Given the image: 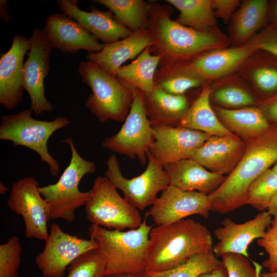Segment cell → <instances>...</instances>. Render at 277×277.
<instances>
[{"mask_svg":"<svg viewBox=\"0 0 277 277\" xmlns=\"http://www.w3.org/2000/svg\"><path fill=\"white\" fill-rule=\"evenodd\" d=\"M245 146L234 134L211 136L196 150L192 159L210 171L229 175L241 160Z\"/></svg>","mask_w":277,"mask_h":277,"instance_id":"obj_21","label":"cell"},{"mask_svg":"<svg viewBox=\"0 0 277 277\" xmlns=\"http://www.w3.org/2000/svg\"><path fill=\"white\" fill-rule=\"evenodd\" d=\"M62 142L70 148L69 164L56 183L39 187V190L50 207L51 219H62L72 222L75 217V210L85 205L89 196V191L79 190V183L86 174L94 173L96 167L93 162L85 160L79 154L72 137Z\"/></svg>","mask_w":277,"mask_h":277,"instance_id":"obj_6","label":"cell"},{"mask_svg":"<svg viewBox=\"0 0 277 277\" xmlns=\"http://www.w3.org/2000/svg\"><path fill=\"white\" fill-rule=\"evenodd\" d=\"M245 45L266 52L277 59V29L272 26L268 27L258 32Z\"/></svg>","mask_w":277,"mask_h":277,"instance_id":"obj_40","label":"cell"},{"mask_svg":"<svg viewBox=\"0 0 277 277\" xmlns=\"http://www.w3.org/2000/svg\"><path fill=\"white\" fill-rule=\"evenodd\" d=\"M121 83L131 91L133 102L120 130L105 138L102 146L113 152L137 159L141 165H144L153 137V127L145 112L143 92L132 86Z\"/></svg>","mask_w":277,"mask_h":277,"instance_id":"obj_9","label":"cell"},{"mask_svg":"<svg viewBox=\"0 0 277 277\" xmlns=\"http://www.w3.org/2000/svg\"><path fill=\"white\" fill-rule=\"evenodd\" d=\"M105 277H145L144 273H122L108 274Z\"/></svg>","mask_w":277,"mask_h":277,"instance_id":"obj_46","label":"cell"},{"mask_svg":"<svg viewBox=\"0 0 277 277\" xmlns=\"http://www.w3.org/2000/svg\"><path fill=\"white\" fill-rule=\"evenodd\" d=\"M261 277H277V270L272 272L267 271L261 273Z\"/></svg>","mask_w":277,"mask_h":277,"instance_id":"obj_48","label":"cell"},{"mask_svg":"<svg viewBox=\"0 0 277 277\" xmlns=\"http://www.w3.org/2000/svg\"><path fill=\"white\" fill-rule=\"evenodd\" d=\"M22 246L19 238L13 236L0 245V277H17Z\"/></svg>","mask_w":277,"mask_h":277,"instance_id":"obj_37","label":"cell"},{"mask_svg":"<svg viewBox=\"0 0 277 277\" xmlns=\"http://www.w3.org/2000/svg\"><path fill=\"white\" fill-rule=\"evenodd\" d=\"M169 185L185 191H196L207 195L214 191L226 177L206 170L193 159H188L164 166Z\"/></svg>","mask_w":277,"mask_h":277,"instance_id":"obj_23","label":"cell"},{"mask_svg":"<svg viewBox=\"0 0 277 277\" xmlns=\"http://www.w3.org/2000/svg\"><path fill=\"white\" fill-rule=\"evenodd\" d=\"M147 213L139 227L127 231L109 229L92 224L90 238L95 240L106 261V275L114 273H144L146 270L149 233Z\"/></svg>","mask_w":277,"mask_h":277,"instance_id":"obj_4","label":"cell"},{"mask_svg":"<svg viewBox=\"0 0 277 277\" xmlns=\"http://www.w3.org/2000/svg\"><path fill=\"white\" fill-rule=\"evenodd\" d=\"M205 84L189 61L161 65L154 76L155 87L172 94H184L189 89L202 87Z\"/></svg>","mask_w":277,"mask_h":277,"instance_id":"obj_27","label":"cell"},{"mask_svg":"<svg viewBox=\"0 0 277 277\" xmlns=\"http://www.w3.org/2000/svg\"><path fill=\"white\" fill-rule=\"evenodd\" d=\"M197 277H228L227 270L224 265L220 264L212 271L203 273L200 274Z\"/></svg>","mask_w":277,"mask_h":277,"instance_id":"obj_43","label":"cell"},{"mask_svg":"<svg viewBox=\"0 0 277 277\" xmlns=\"http://www.w3.org/2000/svg\"><path fill=\"white\" fill-rule=\"evenodd\" d=\"M272 169L277 173V163L274 165Z\"/></svg>","mask_w":277,"mask_h":277,"instance_id":"obj_50","label":"cell"},{"mask_svg":"<svg viewBox=\"0 0 277 277\" xmlns=\"http://www.w3.org/2000/svg\"><path fill=\"white\" fill-rule=\"evenodd\" d=\"M106 176L94 180L85 205L87 219L92 224L109 229H134L143 222L138 209L122 197Z\"/></svg>","mask_w":277,"mask_h":277,"instance_id":"obj_8","label":"cell"},{"mask_svg":"<svg viewBox=\"0 0 277 277\" xmlns=\"http://www.w3.org/2000/svg\"><path fill=\"white\" fill-rule=\"evenodd\" d=\"M180 12L175 21L201 32L219 29L211 0H167Z\"/></svg>","mask_w":277,"mask_h":277,"instance_id":"obj_30","label":"cell"},{"mask_svg":"<svg viewBox=\"0 0 277 277\" xmlns=\"http://www.w3.org/2000/svg\"><path fill=\"white\" fill-rule=\"evenodd\" d=\"M78 72L92 91L85 106L99 122H124L133 102L130 89L91 61H81Z\"/></svg>","mask_w":277,"mask_h":277,"instance_id":"obj_5","label":"cell"},{"mask_svg":"<svg viewBox=\"0 0 277 277\" xmlns=\"http://www.w3.org/2000/svg\"><path fill=\"white\" fill-rule=\"evenodd\" d=\"M68 270L66 277H105L106 261L97 248L82 254Z\"/></svg>","mask_w":277,"mask_h":277,"instance_id":"obj_36","label":"cell"},{"mask_svg":"<svg viewBox=\"0 0 277 277\" xmlns=\"http://www.w3.org/2000/svg\"><path fill=\"white\" fill-rule=\"evenodd\" d=\"M216 109L227 128L248 140L264 133L270 125L261 109L258 108Z\"/></svg>","mask_w":277,"mask_h":277,"instance_id":"obj_28","label":"cell"},{"mask_svg":"<svg viewBox=\"0 0 277 277\" xmlns=\"http://www.w3.org/2000/svg\"><path fill=\"white\" fill-rule=\"evenodd\" d=\"M29 41L30 48L23 68L22 85L30 97V109L38 116L53 110L52 104L46 98L44 86L45 78L50 70L52 49L43 29H35Z\"/></svg>","mask_w":277,"mask_h":277,"instance_id":"obj_13","label":"cell"},{"mask_svg":"<svg viewBox=\"0 0 277 277\" xmlns=\"http://www.w3.org/2000/svg\"><path fill=\"white\" fill-rule=\"evenodd\" d=\"M43 30L52 49H57L63 53L74 54L81 50L96 52L105 45L64 13L49 15Z\"/></svg>","mask_w":277,"mask_h":277,"instance_id":"obj_17","label":"cell"},{"mask_svg":"<svg viewBox=\"0 0 277 277\" xmlns=\"http://www.w3.org/2000/svg\"><path fill=\"white\" fill-rule=\"evenodd\" d=\"M153 44L149 30H143L133 32L129 36L118 41L105 44L101 51L88 53L86 58L116 78L117 72L124 63L136 58Z\"/></svg>","mask_w":277,"mask_h":277,"instance_id":"obj_22","label":"cell"},{"mask_svg":"<svg viewBox=\"0 0 277 277\" xmlns=\"http://www.w3.org/2000/svg\"><path fill=\"white\" fill-rule=\"evenodd\" d=\"M210 210L208 195L169 185L146 213L157 225L173 223L192 215L206 218Z\"/></svg>","mask_w":277,"mask_h":277,"instance_id":"obj_15","label":"cell"},{"mask_svg":"<svg viewBox=\"0 0 277 277\" xmlns=\"http://www.w3.org/2000/svg\"><path fill=\"white\" fill-rule=\"evenodd\" d=\"M212 247L210 231L192 219L156 225L149 233L146 272L172 269L195 254L212 250Z\"/></svg>","mask_w":277,"mask_h":277,"instance_id":"obj_3","label":"cell"},{"mask_svg":"<svg viewBox=\"0 0 277 277\" xmlns=\"http://www.w3.org/2000/svg\"><path fill=\"white\" fill-rule=\"evenodd\" d=\"M37 181L29 176L18 180L12 186L7 204L10 210L23 217L27 238L45 241L49 235V205L39 190Z\"/></svg>","mask_w":277,"mask_h":277,"instance_id":"obj_12","label":"cell"},{"mask_svg":"<svg viewBox=\"0 0 277 277\" xmlns=\"http://www.w3.org/2000/svg\"><path fill=\"white\" fill-rule=\"evenodd\" d=\"M271 227L264 236L258 239V245L268 254V258L262 263V267L272 272L277 270V217L272 219Z\"/></svg>","mask_w":277,"mask_h":277,"instance_id":"obj_39","label":"cell"},{"mask_svg":"<svg viewBox=\"0 0 277 277\" xmlns=\"http://www.w3.org/2000/svg\"><path fill=\"white\" fill-rule=\"evenodd\" d=\"M149 30L153 44L151 52L161 56L160 65L190 61L214 49L229 47L228 36L220 29L201 32L182 25L171 18L172 9L149 2Z\"/></svg>","mask_w":277,"mask_h":277,"instance_id":"obj_1","label":"cell"},{"mask_svg":"<svg viewBox=\"0 0 277 277\" xmlns=\"http://www.w3.org/2000/svg\"><path fill=\"white\" fill-rule=\"evenodd\" d=\"M277 162V123L264 133L248 140L244 152L223 183L208 195L210 210L221 214L247 204L251 183Z\"/></svg>","mask_w":277,"mask_h":277,"instance_id":"obj_2","label":"cell"},{"mask_svg":"<svg viewBox=\"0 0 277 277\" xmlns=\"http://www.w3.org/2000/svg\"><path fill=\"white\" fill-rule=\"evenodd\" d=\"M258 51L248 45L229 47L205 52L189 62L205 83L210 84L235 73Z\"/></svg>","mask_w":277,"mask_h":277,"instance_id":"obj_19","label":"cell"},{"mask_svg":"<svg viewBox=\"0 0 277 277\" xmlns=\"http://www.w3.org/2000/svg\"><path fill=\"white\" fill-rule=\"evenodd\" d=\"M221 257V263L226 268L228 277H261L262 266L253 262V267L248 258L244 255L227 253Z\"/></svg>","mask_w":277,"mask_h":277,"instance_id":"obj_38","label":"cell"},{"mask_svg":"<svg viewBox=\"0 0 277 277\" xmlns=\"http://www.w3.org/2000/svg\"><path fill=\"white\" fill-rule=\"evenodd\" d=\"M150 47L143 50L130 64L122 66L116 76L121 83L132 86L143 93L154 89V76L161 62V56L153 54Z\"/></svg>","mask_w":277,"mask_h":277,"instance_id":"obj_29","label":"cell"},{"mask_svg":"<svg viewBox=\"0 0 277 277\" xmlns=\"http://www.w3.org/2000/svg\"><path fill=\"white\" fill-rule=\"evenodd\" d=\"M221 263L212 250L194 255L185 263L172 269L160 272H146L145 277H197L208 272Z\"/></svg>","mask_w":277,"mask_h":277,"instance_id":"obj_34","label":"cell"},{"mask_svg":"<svg viewBox=\"0 0 277 277\" xmlns=\"http://www.w3.org/2000/svg\"><path fill=\"white\" fill-rule=\"evenodd\" d=\"M277 191V173L268 169L250 185L247 204L262 212L267 210L270 202Z\"/></svg>","mask_w":277,"mask_h":277,"instance_id":"obj_35","label":"cell"},{"mask_svg":"<svg viewBox=\"0 0 277 277\" xmlns=\"http://www.w3.org/2000/svg\"><path fill=\"white\" fill-rule=\"evenodd\" d=\"M146 115L152 127L179 126L190 106L184 94H172L154 87L143 93Z\"/></svg>","mask_w":277,"mask_h":277,"instance_id":"obj_24","label":"cell"},{"mask_svg":"<svg viewBox=\"0 0 277 277\" xmlns=\"http://www.w3.org/2000/svg\"><path fill=\"white\" fill-rule=\"evenodd\" d=\"M29 38L16 34L10 49L0 57V104L14 109L23 99L22 72L24 56L29 50Z\"/></svg>","mask_w":277,"mask_h":277,"instance_id":"obj_18","label":"cell"},{"mask_svg":"<svg viewBox=\"0 0 277 277\" xmlns=\"http://www.w3.org/2000/svg\"><path fill=\"white\" fill-rule=\"evenodd\" d=\"M272 19L273 22L272 26L277 29V1L274 2Z\"/></svg>","mask_w":277,"mask_h":277,"instance_id":"obj_47","label":"cell"},{"mask_svg":"<svg viewBox=\"0 0 277 277\" xmlns=\"http://www.w3.org/2000/svg\"><path fill=\"white\" fill-rule=\"evenodd\" d=\"M77 0H58L60 9L74 19L96 38L109 44L126 38L133 32L119 23L110 10L101 11L94 7L90 11H84L77 6Z\"/></svg>","mask_w":277,"mask_h":277,"instance_id":"obj_20","label":"cell"},{"mask_svg":"<svg viewBox=\"0 0 277 277\" xmlns=\"http://www.w3.org/2000/svg\"><path fill=\"white\" fill-rule=\"evenodd\" d=\"M43 251L35 258V263L44 277H64L70 265L82 254L98 248L94 240L69 234L52 224Z\"/></svg>","mask_w":277,"mask_h":277,"instance_id":"obj_11","label":"cell"},{"mask_svg":"<svg viewBox=\"0 0 277 277\" xmlns=\"http://www.w3.org/2000/svg\"><path fill=\"white\" fill-rule=\"evenodd\" d=\"M147 168L140 175L131 179L124 177L120 170L118 160L115 154L107 159V177L116 189L121 190L124 198L137 209L143 210L151 206L157 193L169 185L168 176L165 170L147 152Z\"/></svg>","mask_w":277,"mask_h":277,"instance_id":"obj_10","label":"cell"},{"mask_svg":"<svg viewBox=\"0 0 277 277\" xmlns=\"http://www.w3.org/2000/svg\"><path fill=\"white\" fill-rule=\"evenodd\" d=\"M267 212L273 218L277 217V191L272 197L269 204Z\"/></svg>","mask_w":277,"mask_h":277,"instance_id":"obj_45","label":"cell"},{"mask_svg":"<svg viewBox=\"0 0 277 277\" xmlns=\"http://www.w3.org/2000/svg\"><path fill=\"white\" fill-rule=\"evenodd\" d=\"M261 110L268 121L270 120L273 123H277V96L266 104L263 110Z\"/></svg>","mask_w":277,"mask_h":277,"instance_id":"obj_42","label":"cell"},{"mask_svg":"<svg viewBox=\"0 0 277 277\" xmlns=\"http://www.w3.org/2000/svg\"><path fill=\"white\" fill-rule=\"evenodd\" d=\"M7 0L0 1V17L5 23H8L11 19V16L8 10Z\"/></svg>","mask_w":277,"mask_h":277,"instance_id":"obj_44","label":"cell"},{"mask_svg":"<svg viewBox=\"0 0 277 277\" xmlns=\"http://www.w3.org/2000/svg\"><path fill=\"white\" fill-rule=\"evenodd\" d=\"M31 110L1 116L0 139L11 141L15 147L22 146L36 152L49 167L50 174L58 175L60 165L48 151V141L56 130L67 126L68 118L58 116L51 121H41L31 116Z\"/></svg>","mask_w":277,"mask_h":277,"instance_id":"obj_7","label":"cell"},{"mask_svg":"<svg viewBox=\"0 0 277 277\" xmlns=\"http://www.w3.org/2000/svg\"><path fill=\"white\" fill-rule=\"evenodd\" d=\"M153 137L148 151L163 167L192 159L211 136L204 132L176 126L152 127Z\"/></svg>","mask_w":277,"mask_h":277,"instance_id":"obj_14","label":"cell"},{"mask_svg":"<svg viewBox=\"0 0 277 277\" xmlns=\"http://www.w3.org/2000/svg\"><path fill=\"white\" fill-rule=\"evenodd\" d=\"M269 10L266 0H244L230 20L229 39L231 47L248 42L265 24Z\"/></svg>","mask_w":277,"mask_h":277,"instance_id":"obj_25","label":"cell"},{"mask_svg":"<svg viewBox=\"0 0 277 277\" xmlns=\"http://www.w3.org/2000/svg\"><path fill=\"white\" fill-rule=\"evenodd\" d=\"M239 76L264 93L277 92V63L263 56L258 50L238 71Z\"/></svg>","mask_w":277,"mask_h":277,"instance_id":"obj_31","label":"cell"},{"mask_svg":"<svg viewBox=\"0 0 277 277\" xmlns=\"http://www.w3.org/2000/svg\"><path fill=\"white\" fill-rule=\"evenodd\" d=\"M241 3L239 0H211L215 16L225 22L231 20Z\"/></svg>","mask_w":277,"mask_h":277,"instance_id":"obj_41","label":"cell"},{"mask_svg":"<svg viewBox=\"0 0 277 277\" xmlns=\"http://www.w3.org/2000/svg\"><path fill=\"white\" fill-rule=\"evenodd\" d=\"M8 190V189L6 186H5L3 184H2V183H1V193L4 194L5 192L7 191Z\"/></svg>","mask_w":277,"mask_h":277,"instance_id":"obj_49","label":"cell"},{"mask_svg":"<svg viewBox=\"0 0 277 277\" xmlns=\"http://www.w3.org/2000/svg\"><path fill=\"white\" fill-rule=\"evenodd\" d=\"M210 85L205 84L190 106L179 127L204 132L211 136H223L233 133L217 118L210 104Z\"/></svg>","mask_w":277,"mask_h":277,"instance_id":"obj_26","label":"cell"},{"mask_svg":"<svg viewBox=\"0 0 277 277\" xmlns=\"http://www.w3.org/2000/svg\"><path fill=\"white\" fill-rule=\"evenodd\" d=\"M244 82L234 73L214 82L217 85L214 90L211 88V94L216 103L227 107L238 109L253 105L256 100Z\"/></svg>","mask_w":277,"mask_h":277,"instance_id":"obj_33","label":"cell"},{"mask_svg":"<svg viewBox=\"0 0 277 277\" xmlns=\"http://www.w3.org/2000/svg\"><path fill=\"white\" fill-rule=\"evenodd\" d=\"M102 4L114 14L119 23L135 32L148 29V3L143 0H93Z\"/></svg>","mask_w":277,"mask_h":277,"instance_id":"obj_32","label":"cell"},{"mask_svg":"<svg viewBox=\"0 0 277 277\" xmlns=\"http://www.w3.org/2000/svg\"><path fill=\"white\" fill-rule=\"evenodd\" d=\"M272 219L267 211L261 212L252 220L242 224L236 223L229 218L224 219L221 222L222 226L214 231L218 242L213 245V253L217 257L233 253L249 258L248 246L254 240L264 236Z\"/></svg>","mask_w":277,"mask_h":277,"instance_id":"obj_16","label":"cell"}]
</instances>
